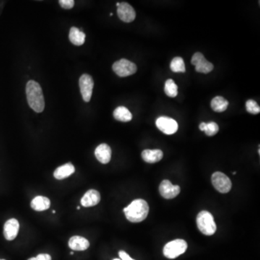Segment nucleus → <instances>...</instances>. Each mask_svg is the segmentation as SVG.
Wrapping results in <instances>:
<instances>
[{
  "label": "nucleus",
  "instance_id": "nucleus-18",
  "mask_svg": "<svg viewBox=\"0 0 260 260\" xmlns=\"http://www.w3.org/2000/svg\"><path fill=\"white\" fill-rule=\"evenodd\" d=\"M51 206L49 199L46 197L38 196L32 200L30 206L36 211H44L48 210Z\"/></svg>",
  "mask_w": 260,
  "mask_h": 260
},
{
  "label": "nucleus",
  "instance_id": "nucleus-29",
  "mask_svg": "<svg viewBox=\"0 0 260 260\" xmlns=\"http://www.w3.org/2000/svg\"><path fill=\"white\" fill-rule=\"evenodd\" d=\"M27 260H36V258H30V259H28Z\"/></svg>",
  "mask_w": 260,
  "mask_h": 260
},
{
  "label": "nucleus",
  "instance_id": "nucleus-2",
  "mask_svg": "<svg viewBox=\"0 0 260 260\" xmlns=\"http://www.w3.org/2000/svg\"><path fill=\"white\" fill-rule=\"evenodd\" d=\"M124 213L126 218L132 223H140L146 219L149 213V206L145 200L142 199L134 200L127 208Z\"/></svg>",
  "mask_w": 260,
  "mask_h": 260
},
{
  "label": "nucleus",
  "instance_id": "nucleus-7",
  "mask_svg": "<svg viewBox=\"0 0 260 260\" xmlns=\"http://www.w3.org/2000/svg\"><path fill=\"white\" fill-rule=\"evenodd\" d=\"M80 93L85 102H89L93 94L94 81L93 77L88 74H83L79 80Z\"/></svg>",
  "mask_w": 260,
  "mask_h": 260
},
{
  "label": "nucleus",
  "instance_id": "nucleus-6",
  "mask_svg": "<svg viewBox=\"0 0 260 260\" xmlns=\"http://www.w3.org/2000/svg\"><path fill=\"white\" fill-rule=\"evenodd\" d=\"M212 183L216 190L223 194L228 193L232 189V183L231 179L224 173L215 172L212 176Z\"/></svg>",
  "mask_w": 260,
  "mask_h": 260
},
{
  "label": "nucleus",
  "instance_id": "nucleus-1",
  "mask_svg": "<svg viewBox=\"0 0 260 260\" xmlns=\"http://www.w3.org/2000/svg\"><path fill=\"white\" fill-rule=\"evenodd\" d=\"M25 91L29 106L35 112L41 113L44 110L45 101L41 85L34 80H29Z\"/></svg>",
  "mask_w": 260,
  "mask_h": 260
},
{
  "label": "nucleus",
  "instance_id": "nucleus-16",
  "mask_svg": "<svg viewBox=\"0 0 260 260\" xmlns=\"http://www.w3.org/2000/svg\"><path fill=\"white\" fill-rule=\"evenodd\" d=\"M142 158L145 162L155 164L159 162L163 157L164 153L161 150H145L141 154Z\"/></svg>",
  "mask_w": 260,
  "mask_h": 260
},
{
  "label": "nucleus",
  "instance_id": "nucleus-25",
  "mask_svg": "<svg viewBox=\"0 0 260 260\" xmlns=\"http://www.w3.org/2000/svg\"><path fill=\"white\" fill-rule=\"evenodd\" d=\"M246 109L250 114H258L260 112V107L256 101L248 100L246 103Z\"/></svg>",
  "mask_w": 260,
  "mask_h": 260
},
{
  "label": "nucleus",
  "instance_id": "nucleus-10",
  "mask_svg": "<svg viewBox=\"0 0 260 260\" xmlns=\"http://www.w3.org/2000/svg\"><path fill=\"white\" fill-rule=\"evenodd\" d=\"M180 187L178 185H173L170 181L164 180L159 187V192L161 196L167 200H170L178 196L180 193Z\"/></svg>",
  "mask_w": 260,
  "mask_h": 260
},
{
  "label": "nucleus",
  "instance_id": "nucleus-24",
  "mask_svg": "<svg viewBox=\"0 0 260 260\" xmlns=\"http://www.w3.org/2000/svg\"><path fill=\"white\" fill-rule=\"evenodd\" d=\"M170 68L174 72H185L186 67L184 59L179 56L174 58L171 61Z\"/></svg>",
  "mask_w": 260,
  "mask_h": 260
},
{
  "label": "nucleus",
  "instance_id": "nucleus-4",
  "mask_svg": "<svg viewBox=\"0 0 260 260\" xmlns=\"http://www.w3.org/2000/svg\"><path fill=\"white\" fill-rule=\"evenodd\" d=\"M187 249V244L185 240H176L171 241L165 245L164 255L169 259H175L185 253Z\"/></svg>",
  "mask_w": 260,
  "mask_h": 260
},
{
  "label": "nucleus",
  "instance_id": "nucleus-14",
  "mask_svg": "<svg viewBox=\"0 0 260 260\" xmlns=\"http://www.w3.org/2000/svg\"><path fill=\"white\" fill-rule=\"evenodd\" d=\"M101 201V195L96 190H88L81 199V205L85 208L96 206Z\"/></svg>",
  "mask_w": 260,
  "mask_h": 260
},
{
  "label": "nucleus",
  "instance_id": "nucleus-28",
  "mask_svg": "<svg viewBox=\"0 0 260 260\" xmlns=\"http://www.w3.org/2000/svg\"><path fill=\"white\" fill-rule=\"evenodd\" d=\"M35 258L37 260H51V256L48 254H40Z\"/></svg>",
  "mask_w": 260,
  "mask_h": 260
},
{
  "label": "nucleus",
  "instance_id": "nucleus-19",
  "mask_svg": "<svg viewBox=\"0 0 260 260\" xmlns=\"http://www.w3.org/2000/svg\"><path fill=\"white\" fill-rule=\"evenodd\" d=\"M69 41L75 46H81L85 43V34L77 27H71L69 34Z\"/></svg>",
  "mask_w": 260,
  "mask_h": 260
},
{
  "label": "nucleus",
  "instance_id": "nucleus-31",
  "mask_svg": "<svg viewBox=\"0 0 260 260\" xmlns=\"http://www.w3.org/2000/svg\"><path fill=\"white\" fill-rule=\"evenodd\" d=\"M80 207H77V210H80Z\"/></svg>",
  "mask_w": 260,
  "mask_h": 260
},
{
  "label": "nucleus",
  "instance_id": "nucleus-22",
  "mask_svg": "<svg viewBox=\"0 0 260 260\" xmlns=\"http://www.w3.org/2000/svg\"><path fill=\"white\" fill-rule=\"evenodd\" d=\"M199 128L203 132H206L208 136H214L219 132V127L216 122H211L210 123L202 122L199 126Z\"/></svg>",
  "mask_w": 260,
  "mask_h": 260
},
{
  "label": "nucleus",
  "instance_id": "nucleus-8",
  "mask_svg": "<svg viewBox=\"0 0 260 260\" xmlns=\"http://www.w3.org/2000/svg\"><path fill=\"white\" fill-rule=\"evenodd\" d=\"M191 63L195 66L197 72L200 73L208 74L214 69V65L212 63L208 62L204 55L200 52L195 53L192 56Z\"/></svg>",
  "mask_w": 260,
  "mask_h": 260
},
{
  "label": "nucleus",
  "instance_id": "nucleus-27",
  "mask_svg": "<svg viewBox=\"0 0 260 260\" xmlns=\"http://www.w3.org/2000/svg\"><path fill=\"white\" fill-rule=\"evenodd\" d=\"M119 255L121 260H135L131 258L129 256L128 254L126 253L124 251L119 252Z\"/></svg>",
  "mask_w": 260,
  "mask_h": 260
},
{
  "label": "nucleus",
  "instance_id": "nucleus-13",
  "mask_svg": "<svg viewBox=\"0 0 260 260\" xmlns=\"http://www.w3.org/2000/svg\"><path fill=\"white\" fill-rule=\"evenodd\" d=\"M95 156L101 164H106L109 163L111 158V149L109 145L106 143L98 145L95 151Z\"/></svg>",
  "mask_w": 260,
  "mask_h": 260
},
{
  "label": "nucleus",
  "instance_id": "nucleus-5",
  "mask_svg": "<svg viewBox=\"0 0 260 260\" xmlns=\"http://www.w3.org/2000/svg\"><path fill=\"white\" fill-rule=\"evenodd\" d=\"M112 69L121 77L134 75L137 70L136 64L126 59H122L114 62Z\"/></svg>",
  "mask_w": 260,
  "mask_h": 260
},
{
  "label": "nucleus",
  "instance_id": "nucleus-12",
  "mask_svg": "<svg viewBox=\"0 0 260 260\" xmlns=\"http://www.w3.org/2000/svg\"><path fill=\"white\" fill-rule=\"evenodd\" d=\"M20 224L17 220L12 219L8 220L4 226V238L7 241H12L16 238L18 234Z\"/></svg>",
  "mask_w": 260,
  "mask_h": 260
},
{
  "label": "nucleus",
  "instance_id": "nucleus-20",
  "mask_svg": "<svg viewBox=\"0 0 260 260\" xmlns=\"http://www.w3.org/2000/svg\"><path fill=\"white\" fill-rule=\"evenodd\" d=\"M113 115H114V119L119 122H130L132 119V114H131L129 109L124 106L117 107L114 110Z\"/></svg>",
  "mask_w": 260,
  "mask_h": 260
},
{
  "label": "nucleus",
  "instance_id": "nucleus-34",
  "mask_svg": "<svg viewBox=\"0 0 260 260\" xmlns=\"http://www.w3.org/2000/svg\"></svg>",
  "mask_w": 260,
  "mask_h": 260
},
{
  "label": "nucleus",
  "instance_id": "nucleus-9",
  "mask_svg": "<svg viewBox=\"0 0 260 260\" xmlns=\"http://www.w3.org/2000/svg\"><path fill=\"white\" fill-rule=\"evenodd\" d=\"M156 124L158 130L164 132L166 135H173L178 130V123L172 118L158 117Z\"/></svg>",
  "mask_w": 260,
  "mask_h": 260
},
{
  "label": "nucleus",
  "instance_id": "nucleus-33",
  "mask_svg": "<svg viewBox=\"0 0 260 260\" xmlns=\"http://www.w3.org/2000/svg\"><path fill=\"white\" fill-rule=\"evenodd\" d=\"M121 260L120 259H117H117H114V260Z\"/></svg>",
  "mask_w": 260,
  "mask_h": 260
},
{
  "label": "nucleus",
  "instance_id": "nucleus-21",
  "mask_svg": "<svg viewBox=\"0 0 260 260\" xmlns=\"http://www.w3.org/2000/svg\"><path fill=\"white\" fill-rule=\"evenodd\" d=\"M229 101L222 96H216L211 101V106L216 112H224L228 109Z\"/></svg>",
  "mask_w": 260,
  "mask_h": 260
},
{
  "label": "nucleus",
  "instance_id": "nucleus-30",
  "mask_svg": "<svg viewBox=\"0 0 260 260\" xmlns=\"http://www.w3.org/2000/svg\"><path fill=\"white\" fill-rule=\"evenodd\" d=\"M119 5H120V3H119V2H117V7H119Z\"/></svg>",
  "mask_w": 260,
  "mask_h": 260
},
{
  "label": "nucleus",
  "instance_id": "nucleus-3",
  "mask_svg": "<svg viewBox=\"0 0 260 260\" xmlns=\"http://www.w3.org/2000/svg\"><path fill=\"white\" fill-rule=\"evenodd\" d=\"M197 225L199 230L206 236L213 235L217 229L213 215L206 211H201L198 215Z\"/></svg>",
  "mask_w": 260,
  "mask_h": 260
},
{
  "label": "nucleus",
  "instance_id": "nucleus-32",
  "mask_svg": "<svg viewBox=\"0 0 260 260\" xmlns=\"http://www.w3.org/2000/svg\"><path fill=\"white\" fill-rule=\"evenodd\" d=\"M234 175H235V174H237V172H233Z\"/></svg>",
  "mask_w": 260,
  "mask_h": 260
},
{
  "label": "nucleus",
  "instance_id": "nucleus-23",
  "mask_svg": "<svg viewBox=\"0 0 260 260\" xmlns=\"http://www.w3.org/2000/svg\"><path fill=\"white\" fill-rule=\"evenodd\" d=\"M164 92L171 98H175L178 95V86L172 79H169L165 82Z\"/></svg>",
  "mask_w": 260,
  "mask_h": 260
},
{
  "label": "nucleus",
  "instance_id": "nucleus-15",
  "mask_svg": "<svg viewBox=\"0 0 260 260\" xmlns=\"http://www.w3.org/2000/svg\"><path fill=\"white\" fill-rule=\"evenodd\" d=\"M69 248L75 251H85L90 247L88 240L80 236H74L69 241Z\"/></svg>",
  "mask_w": 260,
  "mask_h": 260
},
{
  "label": "nucleus",
  "instance_id": "nucleus-17",
  "mask_svg": "<svg viewBox=\"0 0 260 260\" xmlns=\"http://www.w3.org/2000/svg\"><path fill=\"white\" fill-rule=\"evenodd\" d=\"M75 169L73 165L68 163L62 165V166L58 167L54 172V177L58 180H62L67 178L69 176L72 175L75 172Z\"/></svg>",
  "mask_w": 260,
  "mask_h": 260
},
{
  "label": "nucleus",
  "instance_id": "nucleus-11",
  "mask_svg": "<svg viewBox=\"0 0 260 260\" xmlns=\"http://www.w3.org/2000/svg\"><path fill=\"white\" fill-rule=\"evenodd\" d=\"M117 14L121 20L124 22H131L135 20L136 12L129 3L122 2L117 8Z\"/></svg>",
  "mask_w": 260,
  "mask_h": 260
},
{
  "label": "nucleus",
  "instance_id": "nucleus-26",
  "mask_svg": "<svg viewBox=\"0 0 260 260\" xmlns=\"http://www.w3.org/2000/svg\"><path fill=\"white\" fill-rule=\"evenodd\" d=\"M59 3L61 7L66 9H72L75 6L74 0H60Z\"/></svg>",
  "mask_w": 260,
  "mask_h": 260
}]
</instances>
